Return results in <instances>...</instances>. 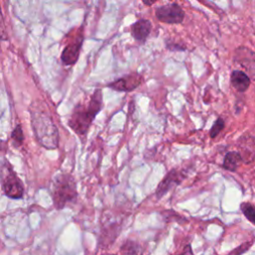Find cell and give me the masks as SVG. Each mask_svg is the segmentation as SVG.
I'll list each match as a JSON object with an SVG mask.
<instances>
[{
    "label": "cell",
    "instance_id": "obj_1",
    "mask_svg": "<svg viewBox=\"0 0 255 255\" xmlns=\"http://www.w3.org/2000/svg\"><path fill=\"white\" fill-rule=\"evenodd\" d=\"M31 126L38 142L47 149L59 145V131L52 117L44 109L31 106Z\"/></svg>",
    "mask_w": 255,
    "mask_h": 255
},
{
    "label": "cell",
    "instance_id": "obj_2",
    "mask_svg": "<svg viewBox=\"0 0 255 255\" xmlns=\"http://www.w3.org/2000/svg\"><path fill=\"white\" fill-rule=\"evenodd\" d=\"M103 96L100 89L96 90L87 105H78L68 122L69 127L79 135L87 133L91 124L102 110Z\"/></svg>",
    "mask_w": 255,
    "mask_h": 255
},
{
    "label": "cell",
    "instance_id": "obj_3",
    "mask_svg": "<svg viewBox=\"0 0 255 255\" xmlns=\"http://www.w3.org/2000/svg\"><path fill=\"white\" fill-rule=\"evenodd\" d=\"M77 197L76 183L70 174L58 175L53 187V200L57 208L61 209L66 203L75 200Z\"/></svg>",
    "mask_w": 255,
    "mask_h": 255
},
{
    "label": "cell",
    "instance_id": "obj_4",
    "mask_svg": "<svg viewBox=\"0 0 255 255\" xmlns=\"http://www.w3.org/2000/svg\"><path fill=\"white\" fill-rule=\"evenodd\" d=\"M0 179L7 196L11 198H21L23 196V184L9 162H4L2 164L0 168Z\"/></svg>",
    "mask_w": 255,
    "mask_h": 255
},
{
    "label": "cell",
    "instance_id": "obj_5",
    "mask_svg": "<svg viewBox=\"0 0 255 255\" xmlns=\"http://www.w3.org/2000/svg\"><path fill=\"white\" fill-rule=\"evenodd\" d=\"M234 63L243 68L244 73L249 79L255 81V52L246 48L239 47L234 53Z\"/></svg>",
    "mask_w": 255,
    "mask_h": 255
},
{
    "label": "cell",
    "instance_id": "obj_6",
    "mask_svg": "<svg viewBox=\"0 0 255 255\" xmlns=\"http://www.w3.org/2000/svg\"><path fill=\"white\" fill-rule=\"evenodd\" d=\"M156 18L166 24H179L184 19V12L176 3H169L156 8Z\"/></svg>",
    "mask_w": 255,
    "mask_h": 255
},
{
    "label": "cell",
    "instance_id": "obj_7",
    "mask_svg": "<svg viewBox=\"0 0 255 255\" xmlns=\"http://www.w3.org/2000/svg\"><path fill=\"white\" fill-rule=\"evenodd\" d=\"M84 36L82 33V29L79 30V33L73 37V39L65 46L62 54H61V60L64 65L71 66L74 65L80 55V50L83 44Z\"/></svg>",
    "mask_w": 255,
    "mask_h": 255
},
{
    "label": "cell",
    "instance_id": "obj_8",
    "mask_svg": "<svg viewBox=\"0 0 255 255\" xmlns=\"http://www.w3.org/2000/svg\"><path fill=\"white\" fill-rule=\"evenodd\" d=\"M142 77L138 73L128 74L108 85L109 88L119 92H130L140 86Z\"/></svg>",
    "mask_w": 255,
    "mask_h": 255
},
{
    "label": "cell",
    "instance_id": "obj_9",
    "mask_svg": "<svg viewBox=\"0 0 255 255\" xmlns=\"http://www.w3.org/2000/svg\"><path fill=\"white\" fill-rule=\"evenodd\" d=\"M237 146L241 161L249 163L255 159V138L252 135L248 133L242 135L237 142Z\"/></svg>",
    "mask_w": 255,
    "mask_h": 255
},
{
    "label": "cell",
    "instance_id": "obj_10",
    "mask_svg": "<svg viewBox=\"0 0 255 255\" xmlns=\"http://www.w3.org/2000/svg\"><path fill=\"white\" fill-rule=\"evenodd\" d=\"M151 23L147 19H139L130 27V32L134 40L143 44L151 32Z\"/></svg>",
    "mask_w": 255,
    "mask_h": 255
},
{
    "label": "cell",
    "instance_id": "obj_11",
    "mask_svg": "<svg viewBox=\"0 0 255 255\" xmlns=\"http://www.w3.org/2000/svg\"><path fill=\"white\" fill-rule=\"evenodd\" d=\"M183 178V175L176 171V170H171L169 173L166 174V176L161 180V182L158 184L157 189H156V196L160 198L163 194H165L169 188L174 185L178 184Z\"/></svg>",
    "mask_w": 255,
    "mask_h": 255
},
{
    "label": "cell",
    "instance_id": "obj_12",
    "mask_svg": "<svg viewBox=\"0 0 255 255\" xmlns=\"http://www.w3.org/2000/svg\"><path fill=\"white\" fill-rule=\"evenodd\" d=\"M230 81L232 87L240 93H244L245 91H247V89L250 86L249 77L243 71L240 70H234L231 73Z\"/></svg>",
    "mask_w": 255,
    "mask_h": 255
},
{
    "label": "cell",
    "instance_id": "obj_13",
    "mask_svg": "<svg viewBox=\"0 0 255 255\" xmlns=\"http://www.w3.org/2000/svg\"><path fill=\"white\" fill-rule=\"evenodd\" d=\"M241 162V157L237 151H230L228 152L223 160V167L227 170L234 171L239 163Z\"/></svg>",
    "mask_w": 255,
    "mask_h": 255
},
{
    "label": "cell",
    "instance_id": "obj_14",
    "mask_svg": "<svg viewBox=\"0 0 255 255\" xmlns=\"http://www.w3.org/2000/svg\"><path fill=\"white\" fill-rule=\"evenodd\" d=\"M241 210L246 218L253 224H255V207L248 202H244L241 204Z\"/></svg>",
    "mask_w": 255,
    "mask_h": 255
},
{
    "label": "cell",
    "instance_id": "obj_15",
    "mask_svg": "<svg viewBox=\"0 0 255 255\" xmlns=\"http://www.w3.org/2000/svg\"><path fill=\"white\" fill-rule=\"evenodd\" d=\"M11 138L14 141L15 145H21L24 141V134H23V130L21 128V126L18 125L14 128L12 133H11Z\"/></svg>",
    "mask_w": 255,
    "mask_h": 255
},
{
    "label": "cell",
    "instance_id": "obj_16",
    "mask_svg": "<svg viewBox=\"0 0 255 255\" xmlns=\"http://www.w3.org/2000/svg\"><path fill=\"white\" fill-rule=\"evenodd\" d=\"M224 121L221 119V118H218L215 122H214V124H213V126H212V128H211V129H210V131H209V135L212 137V138H214L223 128H224Z\"/></svg>",
    "mask_w": 255,
    "mask_h": 255
},
{
    "label": "cell",
    "instance_id": "obj_17",
    "mask_svg": "<svg viewBox=\"0 0 255 255\" xmlns=\"http://www.w3.org/2000/svg\"><path fill=\"white\" fill-rule=\"evenodd\" d=\"M137 245L133 242H127L122 247V252L124 255H135L137 253Z\"/></svg>",
    "mask_w": 255,
    "mask_h": 255
},
{
    "label": "cell",
    "instance_id": "obj_18",
    "mask_svg": "<svg viewBox=\"0 0 255 255\" xmlns=\"http://www.w3.org/2000/svg\"><path fill=\"white\" fill-rule=\"evenodd\" d=\"M7 31H6V26H5V22H4V17L2 14V10H1V6H0V40L1 41H5L8 39L7 37Z\"/></svg>",
    "mask_w": 255,
    "mask_h": 255
},
{
    "label": "cell",
    "instance_id": "obj_19",
    "mask_svg": "<svg viewBox=\"0 0 255 255\" xmlns=\"http://www.w3.org/2000/svg\"><path fill=\"white\" fill-rule=\"evenodd\" d=\"M6 143L4 142V141H2V140H0V152H4V151H6Z\"/></svg>",
    "mask_w": 255,
    "mask_h": 255
},
{
    "label": "cell",
    "instance_id": "obj_20",
    "mask_svg": "<svg viewBox=\"0 0 255 255\" xmlns=\"http://www.w3.org/2000/svg\"><path fill=\"white\" fill-rule=\"evenodd\" d=\"M143 2V4H145L146 6H151L156 0H141Z\"/></svg>",
    "mask_w": 255,
    "mask_h": 255
},
{
    "label": "cell",
    "instance_id": "obj_21",
    "mask_svg": "<svg viewBox=\"0 0 255 255\" xmlns=\"http://www.w3.org/2000/svg\"><path fill=\"white\" fill-rule=\"evenodd\" d=\"M105 255H115V254H105Z\"/></svg>",
    "mask_w": 255,
    "mask_h": 255
},
{
    "label": "cell",
    "instance_id": "obj_22",
    "mask_svg": "<svg viewBox=\"0 0 255 255\" xmlns=\"http://www.w3.org/2000/svg\"><path fill=\"white\" fill-rule=\"evenodd\" d=\"M181 255H184V254H181Z\"/></svg>",
    "mask_w": 255,
    "mask_h": 255
}]
</instances>
